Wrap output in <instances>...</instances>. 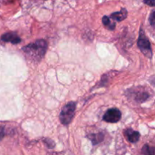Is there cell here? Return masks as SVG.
<instances>
[{
	"label": "cell",
	"instance_id": "obj_1",
	"mask_svg": "<svg viewBox=\"0 0 155 155\" xmlns=\"http://www.w3.org/2000/svg\"><path fill=\"white\" fill-rule=\"evenodd\" d=\"M48 48V44L44 39H38L35 42L28 44L23 47L22 50L29 58L39 61L43 58Z\"/></svg>",
	"mask_w": 155,
	"mask_h": 155
},
{
	"label": "cell",
	"instance_id": "obj_2",
	"mask_svg": "<svg viewBox=\"0 0 155 155\" xmlns=\"http://www.w3.org/2000/svg\"><path fill=\"white\" fill-rule=\"evenodd\" d=\"M76 107H77V102L75 101H71L64 106L59 117L61 122L63 125L68 126L71 124L75 115Z\"/></svg>",
	"mask_w": 155,
	"mask_h": 155
},
{
	"label": "cell",
	"instance_id": "obj_3",
	"mask_svg": "<svg viewBox=\"0 0 155 155\" xmlns=\"http://www.w3.org/2000/svg\"><path fill=\"white\" fill-rule=\"evenodd\" d=\"M138 46H139V49L141 50L142 53L145 54L146 57L148 58H152V49H151V45L150 41L145 36V32L142 29H141L140 33H139V37L138 39Z\"/></svg>",
	"mask_w": 155,
	"mask_h": 155
},
{
	"label": "cell",
	"instance_id": "obj_4",
	"mask_svg": "<svg viewBox=\"0 0 155 155\" xmlns=\"http://www.w3.org/2000/svg\"><path fill=\"white\" fill-rule=\"evenodd\" d=\"M121 116L122 114L119 109L110 108L105 112L103 116V120L107 123L115 124L120 120Z\"/></svg>",
	"mask_w": 155,
	"mask_h": 155
},
{
	"label": "cell",
	"instance_id": "obj_5",
	"mask_svg": "<svg viewBox=\"0 0 155 155\" xmlns=\"http://www.w3.org/2000/svg\"><path fill=\"white\" fill-rule=\"evenodd\" d=\"M1 39L4 42H11L13 45L20 43L21 42V39L16 33L10 32V33H6L1 36Z\"/></svg>",
	"mask_w": 155,
	"mask_h": 155
},
{
	"label": "cell",
	"instance_id": "obj_6",
	"mask_svg": "<svg viewBox=\"0 0 155 155\" xmlns=\"http://www.w3.org/2000/svg\"><path fill=\"white\" fill-rule=\"evenodd\" d=\"M124 134L127 136L129 142L131 143H136L140 138V133L137 131H134L132 129H127V130H125Z\"/></svg>",
	"mask_w": 155,
	"mask_h": 155
},
{
	"label": "cell",
	"instance_id": "obj_7",
	"mask_svg": "<svg viewBox=\"0 0 155 155\" xmlns=\"http://www.w3.org/2000/svg\"><path fill=\"white\" fill-rule=\"evenodd\" d=\"M127 10L126 8H122L121 11L117 12H114V13L110 15V19H113L114 21H118V22H120V21H124V19H126L127 17Z\"/></svg>",
	"mask_w": 155,
	"mask_h": 155
},
{
	"label": "cell",
	"instance_id": "obj_8",
	"mask_svg": "<svg viewBox=\"0 0 155 155\" xmlns=\"http://www.w3.org/2000/svg\"><path fill=\"white\" fill-rule=\"evenodd\" d=\"M88 139H90L91 142H92V145H98V144L101 143L103 142L104 139V135L102 133H92V134L88 135Z\"/></svg>",
	"mask_w": 155,
	"mask_h": 155
},
{
	"label": "cell",
	"instance_id": "obj_9",
	"mask_svg": "<svg viewBox=\"0 0 155 155\" xmlns=\"http://www.w3.org/2000/svg\"><path fill=\"white\" fill-rule=\"evenodd\" d=\"M102 22L103 24L107 27V29H108L109 30H114L116 27V24L114 22H112L110 21V18L107 16H104L102 18Z\"/></svg>",
	"mask_w": 155,
	"mask_h": 155
},
{
	"label": "cell",
	"instance_id": "obj_10",
	"mask_svg": "<svg viewBox=\"0 0 155 155\" xmlns=\"http://www.w3.org/2000/svg\"><path fill=\"white\" fill-rule=\"evenodd\" d=\"M142 153L144 154H154V148H151V147L148 146V145H145V146L142 148Z\"/></svg>",
	"mask_w": 155,
	"mask_h": 155
},
{
	"label": "cell",
	"instance_id": "obj_11",
	"mask_svg": "<svg viewBox=\"0 0 155 155\" xmlns=\"http://www.w3.org/2000/svg\"><path fill=\"white\" fill-rule=\"evenodd\" d=\"M149 22H150V24H151V26L154 27V22H155V21H154V11L151 12V15H150V17H149Z\"/></svg>",
	"mask_w": 155,
	"mask_h": 155
},
{
	"label": "cell",
	"instance_id": "obj_12",
	"mask_svg": "<svg viewBox=\"0 0 155 155\" xmlns=\"http://www.w3.org/2000/svg\"><path fill=\"white\" fill-rule=\"evenodd\" d=\"M144 2L148 5L154 7V0H144Z\"/></svg>",
	"mask_w": 155,
	"mask_h": 155
},
{
	"label": "cell",
	"instance_id": "obj_13",
	"mask_svg": "<svg viewBox=\"0 0 155 155\" xmlns=\"http://www.w3.org/2000/svg\"><path fill=\"white\" fill-rule=\"evenodd\" d=\"M5 136V130L3 127H0V141L3 139Z\"/></svg>",
	"mask_w": 155,
	"mask_h": 155
}]
</instances>
